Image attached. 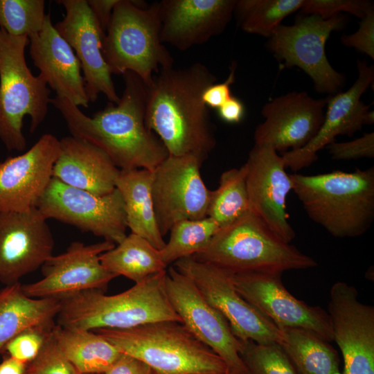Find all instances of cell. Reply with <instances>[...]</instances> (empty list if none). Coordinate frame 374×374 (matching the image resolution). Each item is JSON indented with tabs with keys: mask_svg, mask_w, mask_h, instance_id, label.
<instances>
[{
	"mask_svg": "<svg viewBox=\"0 0 374 374\" xmlns=\"http://www.w3.org/2000/svg\"><path fill=\"white\" fill-rule=\"evenodd\" d=\"M44 0H0V28L13 36L28 39L42 28Z\"/></svg>",
	"mask_w": 374,
	"mask_h": 374,
	"instance_id": "obj_33",
	"label": "cell"
},
{
	"mask_svg": "<svg viewBox=\"0 0 374 374\" xmlns=\"http://www.w3.org/2000/svg\"><path fill=\"white\" fill-rule=\"evenodd\" d=\"M304 0H236L234 13L241 29L269 38L284 18L301 9Z\"/></svg>",
	"mask_w": 374,
	"mask_h": 374,
	"instance_id": "obj_31",
	"label": "cell"
},
{
	"mask_svg": "<svg viewBox=\"0 0 374 374\" xmlns=\"http://www.w3.org/2000/svg\"><path fill=\"white\" fill-rule=\"evenodd\" d=\"M37 207L26 211H0V281L19 283L51 256L54 239Z\"/></svg>",
	"mask_w": 374,
	"mask_h": 374,
	"instance_id": "obj_17",
	"label": "cell"
},
{
	"mask_svg": "<svg viewBox=\"0 0 374 374\" xmlns=\"http://www.w3.org/2000/svg\"><path fill=\"white\" fill-rule=\"evenodd\" d=\"M26 36H13L0 28V140L8 150L23 152L26 139L22 132L24 116L30 118L33 133L45 119L51 91L39 75L28 67Z\"/></svg>",
	"mask_w": 374,
	"mask_h": 374,
	"instance_id": "obj_8",
	"label": "cell"
},
{
	"mask_svg": "<svg viewBox=\"0 0 374 374\" xmlns=\"http://www.w3.org/2000/svg\"><path fill=\"white\" fill-rule=\"evenodd\" d=\"M169 301L184 326L222 358L229 374H248L240 356V341L225 318L202 296L192 280L172 265L166 270Z\"/></svg>",
	"mask_w": 374,
	"mask_h": 374,
	"instance_id": "obj_13",
	"label": "cell"
},
{
	"mask_svg": "<svg viewBox=\"0 0 374 374\" xmlns=\"http://www.w3.org/2000/svg\"><path fill=\"white\" fill-rule=\"evenodd\" d=\"M99 258L107 270L135 283L166 271L168 267L162 260L159 249L132 233L114 248L101 253Z\"/></svg>",
	"mask_w": 374,
	"mask_h": 374,
	"instance_id": "obj_28",
	"label": "cell"
},
{
	"mask_svg": "<svg viewBox=\"0 0 374 374\" xmlns=\"http://www.w3.org/2000/svg\"><path fill=\"white\" fill-rule=\"evenodd\" d=\"M279 329L280 345L300 374H341L337 353L328 341L304 329Z\"/></svg>",
	"mask_w": 374,
	"mask_h": 374,
	"instance_id": "obj_29",
	"label": "cell"
},
{
	"mask_svg": "<svg viewBox=\"0 0 374 374\" xmlns=\"http://www.w3.org/2000/svg\"><path fill=\"white\" fill-rule=\"evenodd\" d=\"M217 82L204 64L161 68L148 87L145 124L169 155L195 154L206 159L216 145L214 125L202 100L204 91Z\"/></svg>",
	"mask_w": 374,
	"mask_h": 374,
	"instance_id": "obj_2",
	"label": "cell"
},
{
	"mask_svg": "<svg viewBox=\"0 0 374 374\" xmlns=\"http://www.w3.org/2000/svg\"><path fill=\"white\" fill-rule=\"evenodd\" d=\"M60 308L56 299L26 296L20 283L0 290V353L24 330L35 326L53 327Z\"/></svg>",
	"mask_w": 374,
	"mask_h": 374,
	"instance_id": "obj_25",
	"label": "cell"
},
{
	"mask_svg": "<svg viewBox=\"0 0 374 374\" xmlns=\"http://www.w3.org/2000/svg\"><path fill=\"white\" fill-rule=\"evenodd\" d=\"M246 177L245 163L229 169L221 174L218 187L211 191L206 216L220 228L251 211Z\"/></svg>",
	"mask_w": 374,
	"mask_h": 374,
	"instance_id": "obj_30",
	"label": "cell"
},
{
	"mask_svg": "<svg viewBox=\"0 0 374 374\" xmlns=\"http://www.w3.org/2000/svg\"><path fill=\"white\" fill-rule=\"evenodd\" d=\"M26 373L28 374H80L57 345L52 331L37 357L28 364Z\"/></svg>",
	"mask_w": 374,
	"mask_h": 374,
	"instance_id": "obj_35",
	"label": "cell"
},
{
	"mask_svg": "<svg viewBox=\"0 0 374 374\" xmlns=\"http://www.w3.org/2000/svg\"><path fill=\"white\" fill-rule=\"evenodd\" d=\"M104 374H154V373L141 360L122 353Z\"/></svg>",
	"mask_w": 374,
	"mask_h": 374,
	"instance_id": "obj_41",
	"label": "cell"
},
{
	"mask_svg": "<svg viewBox=\"0 0 374 374\" xmlns=\"http://www.w3.org/2000/svg\"><path fill=\"white\" fill-rule=\"evenodd\" d=\"M358 77L350 89L328 96L327 111L314 137L303 148L285 152V168L297 172L318 159V152L335 141L338 135L352 136L364 125L374 123V112L361 100V96L374 80V66L357 61Z\"/></svg>",
	"mask_w": 374,
	"mask_h": 374,
	"instance_id": "obj_16",
	"label": "cell"
},
{
	"mask_svg": "<svg viewBox=\"0 0 374 374\" xmlns=\"http://www.w3.org/2000/svg\"><path fill=\"white\" fill-rule=\"evenodd\" d=\"M231 278L238 294L278 328H301L333 341L328 313L294 296L284 286L281 274H231Z\"/></svg>",
	"mask_w": 374,
	"mask_h": 374,
	"instance_id": "obj_15",
	"label": "cell"
},
{
	"mask_svg": "<svg viewBox=\"0 0 374 374\" xmlns=\"http://www.w3.org/2000/svg\"><path fill=\"white\" fill-rule=\"evenodd\" d=\"M25 374H27L26 373Z\"/></svg>",
	"mask_w": 374,
	"mask_h": 374,
	"instance_id": "obj_45",
	"label": "cell"
},
{
	"mask_svg": "<svg viewBox=\"0 0 374 374\" xmlns=\"http://www.w3.org/2000/svg\"><path fill=\"white\" fill-rule=\"evenodd\" d=\"M66 15L54 26L75 52L83 71L84 89L89 102L94 103L103 93L109 102L117 103V94L109 69L102 53L105 34L91 12L87 0H60Z\"/></svg>",
	"mask_w": 374,
	"mask_h": 374,
	"instance_id": "obj_19",
	"label": "cell"
},
{
	"mask_svg": "<svg viewBox=\"0 0 374 374\" xmlns=\"http://www.w3.org/2000/svg\"><path fill=\"white\" fill-rule=\"evenodd\" d=\"M57 345L80 374L104 373L121 355L93 330L62 327L52 330Z\"/></svg>",
	"mask_w": 374,
	"mask_h": 374,
	"instance_id": "obj_27",
	"label": "cell"
},
{
	"mask_svg": "<svg viewBox=\"0 0 374 374\" xmlns=\"http://www.w3.org/2000/svg\"><path fill=\"white\" fill-rule=\"evenodd\" d=\"M217 111L220 119L224 122L238 123L244 115L245 107L239 98L232 96Z\"/></svg>",
	"mask_w": 374,
	"mask_h": 374,
	"instance_id": "obj_43",
	"label": "cell"
},
{
	"mask_svg": "<svg viewBox=\"0 0 374 374\" xmlns=\"http://www.w3.org/2000/svg\"><path fill=\"white\" fill-rule=\"evenodd\" d=\"M220 229L208 217L176 222L169 231L168 242L159 250L162 260L168 266L179 259L197 254L205 249Z\"/></svg>",
	"mask_w": 374,
	"mask_h": 374,
	"instance_id": "obj_32",
	"label": "cell"
},
{
	"mask_svg": "<svg viewBox=\"0 0 374 374\" xmlns=\"http://www.w3.org/2000/svg\"><path fill=\"white\" fill-rule=\"evenodd\" d=\"M53 327L28 328L11 339L2 350L6 351L9 357L29 364L39 353Z\"/></svg>",
	"mask_w": 374,
	"mask_h": 374,
	"instance_id": "obj_36",
	"label": "cell"
},
{
	"mask_svg": "<svg viewBox=\"0 0 374 374\" xmlns=\"http://www.w3.org/2000/svg\"><path fill=\"white\" fill-rule=\"evenodd\" d=\"M292 190L308 217L336 238H356L374 220V167L290 175Z\"/></svg>",
	"mask_w": 374,
	"mask_h": 374,
	"instance_id": "obj_3",
	"label": "cell"
},
{
	"mask_svg": "<svg viewBox=\"0 0 374 374\" xmlns=\"http://www.w3.org/2000/svg\"><path fill=\"white\" fill-rule=\"evenodd\" d=\"M245 165L251 212L280 239L290 243L296 234L288 221L286 197L292 190V181L282 156L270 146L254 144Z\"/></svg>",
	"mask_w": 374,
	"mask_h": 374,
	"instance_id": "obj_18",
	"label": "cell"
},
{
	"mask_svg": "<svg viewBox=\"0 0 374 374\" xmlns=\"http://www.w3.org/2000/svg\"><path fill=\"white\" fill-rule=\"evenodd\" d=\"M53 177L72 187L103 195L116 188L120 170L100 148L73 136L60 140Z\"/></svg>",
	"mask_w": 374,
	"mask_h": 374,
	"instance_id": "obj_24",
	"label": "cell"
},
{
	"mask_svg": "<svg viewBox=\"0 0 374 374\" xmlns=\"http://www.w3.org/2000/svg\"><path fill=\"white\" fill-rule=\"evenodd\" d=\"M167 270V269H166ZM166 270L114 295L87 290L60 301L56 324L88 330L127 329L148 323L181 319L167 296Z\"/></svg>",
	"mask_w": 374,
	"mask_h": 374,
	"instance_id": "obj_4",
	"label": "cell"
},
{
	"mask_svg": "<svg viewBox=\"0 0 374 374\" xmlns=\"http://www.w3.org/2000/svg\"><path fill=\"white\" fill-rule=\"evenodd\" d=\"M155 374V373H154Z\"/></svg>",
	"mask_w": 374,
	"mask_h": 374,
	"instance_id": "obj_47",
	"label": "cell"
},
{
	"mask_svg": "<svg viewBox=\"0 0 374 374\" xmlns=\"http://www.w3.org/2000/svg\"><path fill=\"white\" fill-rule=\"evenodd\" d=\"M152 171L121 170L116 188L123 198L127 228L161 250L166 242L158 227L152 197Z\"/></svg>",
	"mask_w": 374,
	"mask_h": 374,
	"instance_id": "obj_26",
	"label": "cell"
},
{
	"mask_svg": "<svg viewBox=\"0 0 374 374\" xmlns=\"http://www.w3.org/2000/svg\"><path fill=\"white\" fill-rule=\"evenodd\" d=\"M341 43L374 59V7L362 19L357 30L341 37Z\"/></svg>",
	"mask_w": 374,
	"mask_h": 374,
	"instance_id": "obj_39",
	"label": "cell"
},
{
	"mask_svg": "<svg viewBox=\"0 0 374 374\" xmlns=\"http://www.w3.org/2000/svg\"><path fill=\"white\" fill-rule=\"evenodd\" d=\"M205 160L195 154L168 155L152 171V197L163 237L177 222L207 217L211 190L200 173Z\"/></svg>",
	"mask_w": 374,
	"mask_h": 374,
	"instance_id": "obj_12",
	"label": "cell"
},
{
	"mask_svg": "<svg viewBox=\"0 0 374 374\" xmlns=\"http://www.w3.org/2000/svg\"><path fill=\"white\" fill-rule=\"evenodd\" d=\"M28 374V373H27Z\"/></svg>",
	"mask_w": 374,
	"mask_h": 374,
	"instance_id": "obj_46",
	"label": "cell"
},
{
	"mask_svg": "<svg viewBox=\"0 0 374 374\" xmlns=\"http://www.w3.org/2000/svg\"><path fill=\"white\" fill-rule=\"evenodd\" d=\"M172 265L192 280L204 299L225 318L240 341L280 344V330L238 294L231 273L192 256L179 259Z\"/></svg>",
	"mask_w": 374,
	"mask_h": 374,
	"instance_id": "obj_11",
	"label": "cell"
},
{
	"mask_svg": "<svg viewBox=\"0 0 374 374\" xmlns=\"http://www.w3.org/2000/svg\"><path fill=\"white\" fill-rule=\"evenodd\" d=\"M192 257L232 274H282L317 266L313 258L280 239L251 211L220 228L205 249Z\"/></svg>",
	"mask_w": 374,
	"mask_h": 374,
	"instance_id": "obj_5",
	"label": "cell"
},
{
	"mask_svg": "<svg viewBox=\"0 0 374 374\" xmlns=\"http://www.w3.org/2000/svg\"><path fill=\"white\" fill-rule=\"evenodd\" d=\"M93 331L121 353L145 362L155 374H229L222 358L178 321Z\"/></svg>",
	"mask_w": 374,
	"mask_h": 374,
	"instance_id": "obj_6",
	"label": "cell"
},
{
	"mask_svg": "<svg viewBox=\"0 0 374 374\" xmlns=\"http://www.w3.org/2000/svg\"><path fill=\"white\" fill-rule=\"evenodd\" d=\"M122 75L125 87L119 101L107 103L92 117L65 98L55 96L51 104L65 120L71 136L100 148L120 170L153 171L169 154L145 124L148 87L132 71Z\"/></svg>",
	"mask_w": 374,
	"mask_h": 374,
	"instance_id": "obj_1",
	"label": "cell"
},
{
	"mask_svg": "<svg viewBox=\"0 0 374 374\" xmlns=\"http://www.w3.org/2000/svg\"><path fill=\"white\" fill-rule=\"evenodd\" d=\"M118 0H88L87 3L105 34L109 26L113 10Z\"/></svg>",
	"mask_w": 374,
	"mask_h": 374,
	"instance_id": "obj_42",
	"label": "cell"
},
{
	"mask_svg": "<svg viewBox=\"0 0 374 374\" xmlns=\"http://www.w3.org/2000/svg\"><path fill=\"white\" fill-rule=\"evenodd\" d=\"M37 208L46 220L71 224L115 244L127 236L125 205L116 188L98 195L52 177Z\"/></svg>",
	"mask_w": 374,
	"mask_h": 374,
	"instance_id": "obj_10",
	"label": "cell"
},
{
	"mask_svg": "<svg viewBox=\"0 0 374 374\" xmlns=\"http://www.w3.org/2000/svg\"><path fill=\"white\" fill-rule=\"evenodd\" d=\"M115 246L107 240L88 245L73 242L64 253L51 256L43 264L42 279L21 285L23 292L30 298L58 300L87 290L105 292L117 276L101 264L99 257Z\"/></svg>",
	"mask_w": 374,
	"mask_h": 374,
	"instance_id": "obj_14",
	"label": "cell"
},
{
	"mask_svg": "<svg viewBox=\"0 0 374 374\" xmlns=\"http://www.w3.org/2000/svg\"><path fill=\"white\" fill-rule=\"evenodd\" d=\"M345 21L341 14L327 19L306 15L292 25H280L267 46L283 66H297L308 75L317 92L334 95L341 91L346 79L330 65L325 46L330 33L342 28Z\"/></svg>",
	"mask_w": 374,
	"mask_h": 374,
	"instance_id": "obj_9",
	"label": "cell"
},
{
	"mask_svg": "<svg viewBox=\"0 0 374 374\" xmlns=\"http://www.w3.org/2000/svg\"><path fill=\"white\" fill-rule=\"evenodd\" d=\"M29 53L46 84L56 96L76 106L89 107L81 65L72 48L46 15L42 30L29 38Z\"/></svg>",
	"mask_w": 374,
	"mask_h": 374,
	"instance_id": "obj_23",
	"label": "cell"
},
{
	"mask_svg": "<svg viewBox=\"0 0 374 374\" xmlns=\"http://www.w3.org/2000/svg\"><path fill=\"white\" fill-rule=\"evenodd\" d=\"M159 1L118 0L103 42L102 53L112 74H136L149 87L173 57L160 38Z\"/></svg>",
	"mask_w": 374,
	"mask_h": 374,
	"instance_id": "obj_7",
	"label": "cell"
},
{
	"mask_svg": "<svg viewBox=\"0 0 374 374\" xmlns=\"http://www.w3.org/2000/svg\"><path fill=\"white\" fill-rule=\"evenodd\" d=\"M236 62L233 61L230 66L227 78L222 82H215L208 86L202 93V100L208 107L217 109L231 96V85L235 80Z\"/></svg>",
	"mask_w": 374,
	"mask_h": 374,
	"instance_id": "obj_40",
	"label": "cell"
},
{
	"mask_svg": "<svg viewBox=\"0 0 374 374\" xmlns=\"http://www.w3.org/2000/svg\"><path fill=\"white\" fill-rule=\"evenodd\" d=\"M60 148V140L45 134L23 154L0 161V211L37 207L53 177Z\"/></svg>",
	"mask_w": 374,
	"mask_h": 374,
	"instance_id": "obj_21",
	"label": "cell"
},
{
	"mask_svg": "<svg viewBox=\"0 0 374 374\" xmlns=\"http://www.w3.org/2000/svg\"><path fill=\"white\" fill-rule=\"evenodd\" d=\"M240 342V356L248 374H300L280 344Z\"/></svg>",
	"mask_w": 374,
	"mask_h": 374,
	"instance_id": "obj_34",
	"label": "cell"
},
{
	"mask_svg": "<svg viewBox=\"0 0 374 374\" xmlns=\"http://www.w3.org/2000/svg\"><path fill=\"white\" fill-rule=\"evenodd\" d=\"M326 99H315L305 91H291L266 103L265 121L255 129V145H268L284 154L305 146L317 134L323 118Z\"/></svg>",
	"mask_w": 374,
	"mask_h": 374,
	"instance_id": "obj_20",
	"label": "cell"
},
{
	"mask_svg": "<svg viewBox=\"0 0 374 374\" xmlns=\"http://www.w3.org/2000/svg\"><path fill=\"white\" fill-rule=\"evenodd\" d=\"M28 364L8 357L0 363V374H25Z\"/></svg>",
	"mask_w": 374,
	"mask_h": 374,
	"instance_id": "obj_44",
	"label": "cell"
},
{
	"mask_svg": "<svg viewBox=\"0 0 374 374\" xmlns=\"http://www.w3.org/2000/svg\"><path fill=\"white\" fill-rule=\"evenodd\" d=\"M373 4L364 0H304L301 8L306 15H314L327 19L346 12L361 19Z\"/></svg>",
	"mask_w": 374,
	"mask_h": 374,
	"instance_id": "obj_37",
	"label": "cell"
},
{
	"mask_svg": "<svg viewBox=\"0 0 374 374\" xmlns=\"http://www.w3.org/2000/svg\"><path fill=\"white\" fill-rule=\"evenodd\" d=\"M236 0H162L163 44L179 51L203 44L222 33L234 13Z\"/></svg>",
	"mask_w": 374,
	"mask_h": 374,
	"instance_id": "obj_22",
	"label": "cell"
},
{
	"mask_svg": "<svg viewBox=\"0 0 374 374\" xmlns=\"http://www.w3.org/2000/svg\"><path fill=\"white\" fill-rule=\"evenodd\" d=\"M326 148L335 160H356L374 157V132L346 142H332Z\"/></svg>",
	"mask_w": 374,
	"mask_h": 374,
	"instance_id": "obj_38",
	"label": "cell"
}]
</instances>
